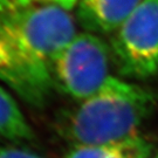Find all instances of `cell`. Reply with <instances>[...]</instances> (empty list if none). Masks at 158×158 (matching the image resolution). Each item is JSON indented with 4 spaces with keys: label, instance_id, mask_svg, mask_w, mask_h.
Segmentation results:
<instances>
[{
    "label": "cell",
    "instance_id": "30bf717a",
    "mask_svg": "<svg viewBox=\"0 0 158 158\" xmlns=\"http://www.w3.org/2000/svg\"><path fill=\"white\" fill-rule=\"evenodd\" d=\"M150 158H158V155H156V156H155V157H150Z\"/></svg>",
    "mask_w": 158,
    "mask_h": 158
},
{
    "label": "cell",
    "instance_id": "ba28073f",
    "mask_svg": "<svg viewBox=\"0 0 158 158\" xmlns=\"http://www.w3.org/2000/svg\"><path fill=\"white\" fill-rule=\"evenodd\" d=\"M77 2L79 0H0V14L33 5H55L72 11Z\"/></svg>",
    "mask_w": 158,
    "mask_h": 158
},
{
    "label": "cell",
    "instance_id": "8992f818",
    "mask_svg": "<svg viewBox=\"0 0 158 158\" xmlns=\"http://www.w3.org/2000/svg\"><path fill=\"white\" fill-rule=\"evenodd\" d=\"M152 144L141 136L103 145L74 147L66 158H150Z\"/></svg>",
    "mask_w": 158,
    "mask_h": 158
},
{
    "label": "cell",
    "instance_id": "5b68a950",
    "mask_svg": "<svg viewBox=\"0 0 158 158\" xmlns=\"http://www.w3.org/2000/svg\"><path fill=\"white\" fill-rule=\"evenodd\" d=\"M143 0H79L76 14L85 32L114 34Z\"/></svg>",
    "mask_w": 158,
    "mask_h": 158
},
{
    "label": "cell",
    "instance_id": "52a82bcc",
    "mask_svg": "<svg viewBox=\"0 0 158 158\" xmlns=\"http://www.w3.org/2000/svg\"><path fill=\"white\" fill-rule=\"evenodd\" d=\"M0 137L8 141H31L33 131L14 97L0 85Z\"/></svg>",
    "mask_w": 158,
    "mask_h": 158
},
{
    "label": "cell",
    "instance_id": "277c9868",
    "mask_svg": "<svg viewBox=\"0 0 158 158\" xmlns=\"http://www.w3.org/2000/svg\"><path fill=\"white\" fill-rule=\"evenodd\" d=\"M117 70L131 79L158 74V0H143L111 36Z\"/></svg>",
    "mask_w": 158,
    "mask_h": 158
},
{
    "label": "cell",
    "instance_id": "3957f363",
    "mask_svg": "<svg viewBox=\"0 0 158 158\" xmlns=\"http://www.w3.org/2000/svg\"><path fill=\"white\" fill-rule=\"evenodd\" d=\"M110 47L94 33H76L57 55L54 85L77 102L95 95L111 77Z\"/></svg>",
    "mask_w": 158,
    "mask_h": 158
},
{
    "label": "cell",
    "instance_id": "6da1fadb",
    "mask_svg": "<svg viewBox=\"0 0 158 158\" xmlns=\"http://www.w3.org/2000/svg\"><path fill=\"white\" fill-rule=\"evenodd\" d=\"M75 35L72 13L59 6L0 14V81L31 106H44L55 88V60Z\"/></svg>",
    "mask_w": 158,
    "mask_h": 158
},
{
    "label": "cell",
    "instance_id": "9c48e42d",
    "mask_svg": "<svg viewBox=\"0 0 158 158\" xmlns=\"http://www.w3.org/2000/svg\"><path fill=\"white\" fill-rule=\"evenodd\" d=\"M0 158H44L31 150L14 145L0 144Z\"/></svg>",
    "mask_w": 158,
    "mask_h": 158
},
{
    "label": "cell",
    "instance_id": "7a4b0ae2",
    "mask_svg": "<svg viewBox=\"0 0 158 158\" xmlns=\"http://www.w3.org/2000/svg\"><path fill=\"white\" fill-rule=\"evenodd\" d=\"M153 107L150 90L111 76L95 95L63 114L59 132L74 147L118 143L138 136Z\"/></svg>",
    "mask_w": 158,
    "mask_h": 158
}]
</instances>
